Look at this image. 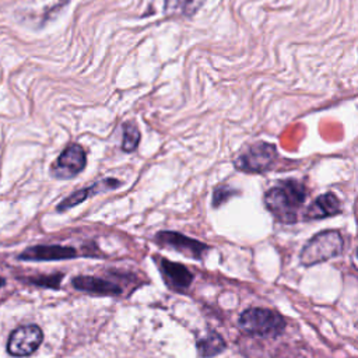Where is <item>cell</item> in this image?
Returning <instances> with one entry per match:
<instances>
[{
  "mask_svg": "<svg viewBox=\"0 0 358 358\" xmlns=\"http://www.w3.org/2000/svg\"><path fill=\"white\" fill-rule=\"evenodd\" d=\"M122 183L120 180L117 179H112V178H108V179H103L98 183H94L85 189H81L76 193H73L71 196H69L67 199H64L59 206H57V210L59 211H64L67 208H71L74 206H77L78 203H83L85 199L94 196V194H98V193H102V192H106V190H110V189H115V187H119Z\"/></svg>",
  "mask_w": 358,
  "mask_h": 358,
  "instance_id": "10",
  "label": "cell"
},
{
  "mask_svg": "<svg viewBox=\"0 0 358 358\" xmlns=\"http://www.w3.org/2000/svg\"><path fill=\"white\" fill-rule=\"evenodd\" d=\"M235 193L234 189L228 187L227 185L224 186H218L215 190H214V194H213V206L214 207H218L221 203H224L228 197H231L232 194Z\"/></svg>",
  "mask_w": 358,
  "mask_h": 358,
  "instance_id": "15",
  "label": "cell"
},
{
  "mask_svg": "<svg viewBox=\"0 0 358 358\" xmlns=\"http://www.w3.org/2000/svg\"><path fill=\"white\" fill-rule=\"evenodd\" d=\"M87 164V155L80 144L67 145L50 168V173L57 179H70L78 175Z\"/></svg>",
  "mask_w": 358,
  "mask_h": 358,
  "instance_id": "5",
  "label": "cell"
},
{
  "mask_svg": "<svg viewBox=\"0 0 358 358\" xmlns=\"http://www.w3.org/2000/svg\"><path fill=\"white\" fill-rule=\"evenodd\" d=\"M78 253L74 248L62 246V245H38L28 248L21 253L20 259L22 260H63L73 259Z\"/></svg>",
  "mask_w": 358,
  "mask_h": 358,
  "instance_id": "9",
  "label": "cell"
},
{
  "mask_svg": "<svg viewBox=\"0 0 358 358\" xmlns=\"http://www.w3.org/2000/svg\"><path fill=\"white\" fill-rule=\"evenodd\" d=\"M340 200L333 193L320 194L303 213L306 220H320L340 213Z\"/></svg>",
  "mask_w": 358,
  "mask_h": 358,
  "instance_id": "11",
  "label": "cell"
},
{
  "mask_svg": "<svg viewBox=\"0 0 358 358\" xmlns=\"http://www.w3.org/2000/svg\"><path fill=\"white\" fill-rule=\"evenodd\" d=\"M225 348V341L224 338L217 334L215 331H210L206 337L200 338L197 341V350H199V354L204 358L207 357H213V355H217L220 354L222 350Z\"/></svg>",
  "mask_w": 358,
  "mask_h": 358,
  "instance_id": "13",
  "label": "cell"
},
{
  "mask_svg": "<svg viewBox=\"0 0 358 358\" xmlns=\"http://www.w3.org/2000/svg\"><path fill=\"white\" fill-rule=\"evenodd\" d=\"M239 327L249 334L260 337H274L285 327V320L274 310L264 308H250L239 316Z\"/></svg>",
  "mask_w": 358,
  "mask_h": 358,
  "instance_id": "2",
  "label": "cell"
},
{
  "mask_svg": "<svg viewBox=\"0 0 358 358\" xmlns=\"http://www.w3.org/2000/svg\"><path fill=\"white\" fill-rule=\"evenodd\" d=\"M3 284H4V280H3V278H1V277H0V288H1V287H3Z\"/></svg>",
  "mask_w": 358,
  "mask_h": 358,
  "instance_id": "16",
  "label": "cell"
},
{
  "mask_svg": "<svg viewBox=\"0 0 358 358\" xmlns=\"http://www.w3.org/2000/svg\"><path fill=\"white\" fill-rule=\"evenodd\" d=\"M306 192L303 185L296 180H284L271 187L266 196L264 203L267 210L284 224L295 222L298 218V210L303 204Z\"/></svg>",
  "mask_w": 358,
  "mask_h": 358,
  "instance_id": "1",
  "label": "cell"
},
{
  "mask_svg": "<svg viewBox=\"0 0 358 358\" xmlns=\"http://www.w3.org/2000/svg\"><path fill=\"white\" fill-rule=\"evenodd\" d=\"M343 250V238L338 231L316 234L302 249L299 260L303 266H313L338 256Z\"/></svg>",
  "mask_w": 358,
  "mask_h": 358,
  "instance_id": "3",
  "label": "cell"
},
{
  "mask_svg": "<svg viewBox=\"0 0 358 358\" xmlns=\"http://www.w3.org/2000/svg\"><path fill=\"white\" fill-rule=\"evenodd\" d=\"M43 333L36 324H27L15 329L7 343L8 354L14 357L31 355L42 343Z\"/></svg>",
  "mask_w": 358,
  "mask_h": 358,
  "instance_id": "6",
  "label": "cell"
},
{
  "mask_svg": "<svg viewBox=\"0 0 358 358\" xmlns=\"http://www.w3.org/2000/svg\"><path fill=\"white\" fill-rule=\"evenodd\" d=\"M277 158V151L273 144L268 143H257L250 145L243 154H241L235 165L241 171L246 172H264L273 166Z\"/></svg>",
  "mask_w": 358,
  "mask_h": 358,
  "instance_id": "4",
  "label": "cell"
},
{
  "mask_svg": "<svg viewBox=\"0 0 358 358\" xmlns=\"http://www.w3.org/2000/svg\"><path fill=\"white\" fill-rule=\"evenodd\" d=\"M140 143V131L137 126L131 122H127L123 124V140H122V148L126 152H131L137 148Z\"/></svg>",
  "mask_w": 358,
  "mask_h": 358,
  "instance_id": "14",
  "label": "cell"
},
{
  "mask_svg": "<svg viewBox=\"0 0 358 358\" xmlns=\"http://www.w3.org/2000/svg\"><path fill=\"white\" fill-rule=\"evenodd\" d=\"M158 268L165 284L175 291L186 289L193 280L192 273L185 266L164 257H158Z\"/></svg>",
  "mask_w": 358,
  "mask_h": 358,
  "instance_id": "8",
  "label": "cell"
},
{
  "mask_svg": "<svg viewBox=\"0 0 358 358\" xmlns=\"http://www.w3.org/2000/svg\"><path fill=\"white\" fill-rule=\"evenodd\" d=\"M155 242L165 248L175 249V250H178L186 256L194 257V259H201L204 252L208 249L207 245H204L196 239L187 238L182 234L172 232V231L158 232L155 236Z\"/></svg>",
  "mask_w": 358,
  "mask_h": 358,
  "instance_id": "7",
  "label": "cell"
},
{
  "mask_svg": "<svg viewBox=\"0 0 358 358\" xmlns=\"http://www.w3.org/2000/svg\"><path fill=\"white\" fill-rule=\"evenodd\" d=\"M73 285H74V288H77L80 291L98 294V295H115V294L122 292V289L116 284L106 281L103 278H99V277L80 275V277L73 278Z\"/></svg>",
  "mask_w": 358,
  "mask_h": 358,
  "instance_id": "12",
  "label": "cell"
}]
</instances>
